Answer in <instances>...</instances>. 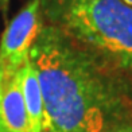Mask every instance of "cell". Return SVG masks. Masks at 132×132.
<instances>
[{
  "instance_id": "6da1fadb",
  "label": "cell",
  "mask_w": 132,
  "mask_h": 132,
  "mask_svg": "<svg viewBox=\"0 0 132 132\" xmlns=\"http://www.w3.org/2000/svg\"><path fill=\"white\" fill-rule=\"evenodd\" d=\"M46 132H113L132 125V76L49 24L30 50Z\"/></svg>"
},
{
  "instance_id": "7a4b0ae2",
  "label": "cell",
  "mask_w": 132,
  "mask_h": 132,
  "mask_svg": "<svg viewBox=\"0 0 132 132\" xmlns=\"http://www.w3.org/2000/svg\"><path fill=\"white\" fill-rule=\"evenodd\" d=\"M49 24L132 76V7L123 0H40Z\"/></svg>"
},
{
  "instance_id": "3957f363",
  "label": "cell",
  "mask_w": 132,
  "mask_h": 132,
  "mask_svg": "<svg viewBox=\"0 0 132 132\" xmlns=\"http://www.w3.org/2000/svg\"><path fill=\"white\" fill-rule=\"evenodd\" d=\"M43 27L40 0H28L7 24L0 39V68L19 70Z\"/></svg>"
},
{
  "instance_id": "277c9868",
  "label": "cell",
  "mask_w": 132,
  "mask_h": 132,
  "mask_svg": "<svg viewBox=\"0 0 132 132\" xmlns=\"http://www.w3.org/2000/svg\"><path fill=\"white\" fill-rule=\"evenodd\" d=\"M0 132H32L18 70L0 68Z\"/></svg>"
},
{
  "instance_id": "5b68a950",
  "label": "cell",
  "mask_w": 132,
  "mask_h": 132,
  "mask_svg": "<svg viewBox=\"0 0 132 132\" xmlns=\"http://www.w3.org/2000/svg\"><path fill=\"white\" fill-rule=\"evenodd\" d=\"M19 85L32 132H46V112L42 88L30 58L18 70Z\"/></svg>"
},
{
  "instance_id": "8992f818",
  "label": "cell",
  "mask_w": 132,
  "mask_h": 132,
  "mask_svg": "<svg viewBox=\"0 0 132 132\" xmlns=\"http://www.w3.org/2000/svg\"><path fill=\"white\" fill-rule=\"evenodd\" d=\"M8 3H10V0H0V8L4 12H7V10H8Z\"/></svg>"
},
{
  "instance_id": "52a82bcc",
  "label": "cell",
  "mask_w": 132,
  "mask_h": 132,
  "mask_svg": "<svg viewBox=\"0 0 132 132\" xmlns=\"http://www.w3.org/2000/svg\"><path fill=\"white\" fill-rule=\"evenodd\" d=\"M113 132H132V125L131 127H124V128H120V129H116Z\"/></svg>"
},
{
  "instance_id": "ba28073f",
  "label": "cell",
  "mask_w": 132,
  "mask_h": 132,
  "mask_svg": "<svg viewBox=\"0 0 132 132\" xmlns=\"http://www.w3.org/2000/svg\"><path fill=\"white\" fill-rule=\"evenodd\" d=\"M123 2H124V3H127V4H129L131 7H132V0H123Z\"/></svg>"
}]
</instances>
